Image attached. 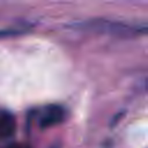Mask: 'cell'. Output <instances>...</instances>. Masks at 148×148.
I'll return each mask as SVG.
<instances>
[{
    "label": "cell",
    "instance_id": "cell-3",
    "mask_svg": "<svg viewBox=\"0 0 148 148\" xmlns=\"http://www.w3.org/2000/svg\"><path fill=\"white\" fill-rule=\"evenodd\" d=\"M16 128V121L12 113L0 112V138H9L14 134Z\"/></svg>",
    "mask_w": 148,
    "mask_h": 148
},
{
    "label": "cell",
    "instance_id": "cell-4",
    "mask_svg": "<svg viewBox=\"0 0 148 148\" xmlns=\"http://www.w3.org/2000/svg\"><path fill=\"white\" fill-rule=\"evenodd\" d=\"M21 34L20 30H14V29H7V30H0V38H7V37H12L15 35Z\"/></svg>",
    "mask_w": 148,
    "mask_h": 148
},
{
    "label": "cell",
    "instance_id": "cell-5",
    "mask_svg": "<svg viewBox=\"0 0 148 148\" xmlns=\"http://www.w3.org/2000/svg\"><path fill=\"white\" fill-rule=\"evenodd\" d=\"M7 148H30L28 145L25 143H21V142H14L12 145H9Z\"/></svg>",
    "mask_w": 148,
    "mask_h": 148
},
{
    "label": "cell",
    "instance_id": "cell-1",
    "mask_svg": "<svg viewBox=\"0 0 148 148\" xmlns=\"http://www.w3.org/2000/svg\"><path fill=\"white\" fill-rule=\"evenodd\" d=\"M76 28L94 31V32H99V34H109V35H114V36H131L133 34H139L140 27H133L125 24L123 22L118 21H110V20H104V18H98V20H89L86 22H80L79 24L75 25Z\"/></svg>",
    "mask_w": 148,
    "mask_h": 148
},
{
    "label": "cell",
    "instance_id": "cell-2",
    "mask_svg": "<svg viewBox=\"0 0 148 148\" xmlns=\"http://www.w3.org/2000/svg\"><path fill=\"white\" fill-rule=\"evenodd\" d=\"M65 119V110L60 105H47L39 114L38 124L42 128H49L51 126L62 123Z\"/></svg>",
    "mask_w": 148,
    "mask_h": 148
}]
</instances>
